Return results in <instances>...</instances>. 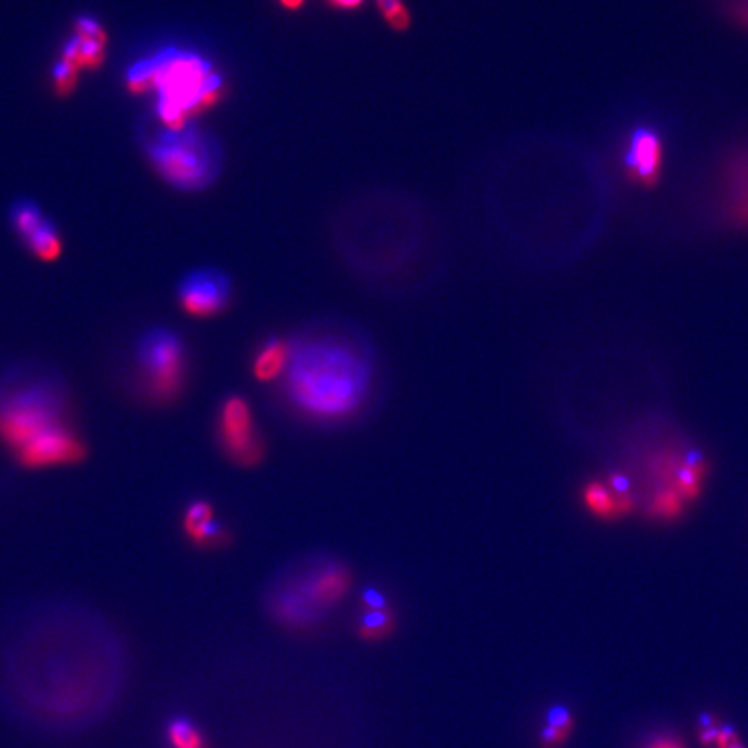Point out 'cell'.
<instances>
[{"mask_svg":"<svg viewBox=\"0 0 748 748\" xmlns=\"http://www.w3.org/2000/svg\"><path fill=\"white\" fill-rule=\"evenodd\" d=\"M108 33L92 16H78L73 25V37L66 42L61 59L70 61L78 70H97L106 59Z\"/></svg>","mask_w":748,"mask_h":748,"instance_id":"11","label":"cell"},{"mask_svg":"<svg viewBox=\"0 0 748 748\" xmlns=\"http://www.w3.org/2000/svg\"><path fill=\"white\" fill-rule=\"evenodd\" d=\"M373 362L333 336L291 342L283 392L291 407L316 423H340L361 411L373 388Z\"/></svg>","mask_w":748,"mask_h":748,"instance_id":"1","label":"cell"},{"mask_svg":"<svg viewBox=\"0 0 748 748\" xmlns=\"http://www.w3.org/2000/svg\"><path fill=\"white\" fill-rule=\"evenodd\" d=\"M11 217H13L14 229H16V233L20 234L21 239L28 238L46 220V215L32 201L16 203L13 212H11Z\"/></svg>","mask_w":748,"mask_h":748,"instance_id":"20","label":"cell"},{"mask_svg":"<svg viewBox=\"0 0 748 748\" xmlns=\"http://www.w3.org/2000/svg\"><path fill=\"white\" fill-rule=\"evenodd\" d=\"M139 371L149 394L158 402L174 400L186 380L187 357L181 338L168 329H155L139 345Z\"/></svg>","mask_w":748,"mask_h":748,"instance_id":"5","label":"cell"},{"mask_svg":"<svg viewBox=\"0 0 748 748\" xmlns=\"http://www.w3.org/2000/svg\"><path fill=\"white\" fill-rule=\"evenodd\" d=\"M328 2L336 9H343V11H352L364 4V0H328Z\"/></svg>","mask_w":748,"mask_h":748,"instance_id":"30","label":"cell"},{"mask_svg":"<svg viewBox=\"0 0 748 748\" xmlns=\"http://www.w3.org/2000/svg\"><path fill=\"white\" fill-rule=\"evenodd\" d=\"M291 357V342L283 338H269L253 355L252 374L260 383L283 378Z\"/></svg>","mask_w":748,"mask_h":748,"instance_id":"14","label":"cell"},{"mask_svg":"<svg viewBox=\"0 0 748 748\" xmlns=\"http://www.w3.org/2000/svg\"><path fill=\"white\" fill-rule=\"evenodd\" d=\"M584 504L587 510L600 518H613V516L626 515L632 510V501L629 497H617L607 485L589 484L584 489Z\"/></svg>","mask_w":748,"mask_h":748,"instance_id":"15","label":"cell"},{"mask_svg":"<svg viewBox=\"0 0 748 748\" xmlns=\"http://www.w3.org/2000/svg\"><path fill=\"white\" fill-rule=\"evenodd\" d=\"M719 724H717L716 717L710 716V714H705V716H702V719H700V735H698V738H700V743H702L703 748H716L717 743V736H719Z\"/></svg>","mask_w":748,"mask_h":748,"instance_id":"25","label":"cell"},{"mask_svg":"<svg viewBox=\"0 0 748 748\" xmlns=\"http://www.w3.org/2000/svg\"><path fill=\"white\" fill-rule=\"evenodd\" d=\"M376 2L388 25L395 30H406L411 23V16L402 0H376Z\"/></svg>","mask_w":748,"mask_h":748,"instance_id":"24","label":"cell"},{"mask_svg":"<svg viewBox=\"0 0 748 748\" xmlns=\"http://www.w3.org/2000/svg\"><path fill=\"white\" fill-rule=\"evenodd\" d=\"M217 435L222 452L241 468H253L265 458L264 439L258 433L252 407L241 395H231L220 404Z\"/></svg>","mask_w":748,"mask_h":748,"instance_id":"6","label":"cell"},{"mask_svg":"<svg viewBox=\"0 0 748 748\" xmlns=\"http://www.w3.org/2000/svg\"><path fill=\"white\" fill-rule=\"evenodd\" d=\"M281 2V6L286 7V9H290V11H293V9H298V7H302V4H304V0H279Z\"/></svg>","mask_w":748,"mask_h":748,"instance_id":"31","label":"cell"},{"mask_svg":"<svg viewBox=\"0 0 748 748\" xmlns=\"http://www.w3.org/2000/svg\"><path fill=\"white\" fill-rule=\"evenodd\" d=\"M127 87L134 94L153 92L163 129L177 130L219 101L224 80L205 56L167 47L137 61L127 73Z\"/></svg>","mask_w":748,"mask_h":748,"instance_id":"2","label":"cell"},{"mask_svg":"<svg viewBox=\"0 0 748 748\" xmlns=\"http://www.w3.org/2000/svg\"><path fill=\"white\" fill-rule=\"evenodd\" d=\"M624 163L631 181L645 187L657 186L664 167V142L653 130H634Z\"/></svg>","mask_w":748,"mask_h":748,"instance_id":"10","label":"cell"},{"mask_svg":"<svg viewBox=\"0 0 748 748\" xmlns=\"http://www.w3.org/2000/svg\"><path fill=\"white\" fill-rule=\"evenodd\" d=\"M726 212L738 227L748 229V151L726 165Z\"/></svg>","mask_w":748,"mask_h":748,"instance_id":"12","label":"cell"},{"mask_svg":"<svg viewBox=\"0 0 748 748\" xmlns=\"http://www.w3.org/2000/svg\"><path fill=\"white\" fill-rule=\"evenodd\" d=\"M307 607L323 619L324 613L336 607L349 594L352 572L342 561L319 558L310 563L302 574L288 579Z\"/></svg>","mask_w":748,"mask_h":748,"instance_id":"7","label":"cell"},{"mask_svg":"<svg viewBox=\"0 0 748 748\" xmlns=\"http://www.w3.org/2000/svg\"><path fill=\"white\" fill-rule=\"evenodd\" d=\"M574 729V716L568 707L556 705L548 712L546 726L541 731L542 748H558L567 742Z\"/></svg>","mask_w":748,"mask_h":748,"instance_id":"17","label":"cell"},{"mask_svg":"<svg viewBox=\"0 0 748 748\" xmlns=\"http://www.w3.org/2000/svg\"><path fill=\"white\" fill-rule=\"evenodd\" d=\"M182 527L186 536L201 548H210L213 544L226 541L224 529L219 522H215L212 504L207 501H194L187 506Z\"/></svg>","mask_w":748,"mask_h":748,"instance_id":"13","label":"cell"},{"mask_svg":"<svg viewBox=\"0 0 748 748\" xmlns=\"http://www.w3.org/2000/svg\"><path fill=\"white\" fill-rule=\"evenodd\" d=\"M728 14L736 25L742 26L748 32V0H731Z\"/></svg>","mask_w":748,"mask_h":748,"instance_id":"27","label":"cell"},{"mask_svg":"<svg viewBox=\"0 0 748 748\" xmlns=\"http://www.w3.org/2000/svg\"><path fill=\"white\" fill-rule=\"evenodd\" d=\"M148 155L156 172L182 191L203 189L219 175V144L193 122L182 129H163L149 141Z\"/></svg>","mask_w":748,"mask_h":748,"instance_id":"3","label":"cell"},{"mask_svg":"<svg viewBox=\"0 0 748 748\" xmlns=\"http://www.w3.org/2000/svg\"><path fill=\"white\" fill-rule=\"evenodd\" d=\"M78 77H80V70L77 66L71 65L70 61L59 58L54 70H52V85H54L56 94L59 97L70 96L71 92L75 91V87H77Z\"/></svg>","mask_w":748,"mask_h":748,"instance_id":"23","label":"cell"},{"mask_svg":"<svg viewBox=\"0 0 748 748\" xmlns=\"http://www.w3.org/2000/svg\"><path fill=\"white\" fill-rule=\"evenodd\" d=\"M684 501L683 496L679 494L676 487H669V489H662L657 492L652 499V506H650V513L655 518L660 520H672L676 516L683 513Z\"/></svg>","mask_w":748,"mask_h":748,"instance_id":"22","label":"cell"},{"mask_svg":"<svg viewBox=\"0 0 748 748\" xmlns=\"http://www.w3.org/2000/svg\"><path fill=\"white\" fill-rule=\"evenodd\" d=\"M233 286L224 272L200 269L182 279L179 286V305L194 319H212L231 304Z\"/></svg>","mask_w":748,"mask_h":748,"instance_id":"8","label":"cell"},{"mask_svg":"<svg viewBox=\"0 0 748 748\" xmlns=\"http://www.w3.org/2000/svg\"><path fill=\"white\" fill-rule=\"evenodd\" d=\"M736 740H738V735H736L735 728L729 726V724H724V726L719 728L716 748H729L736 742Z\"/></svg>","mask_w":748,"mask_h":748,"instance_id":"29","label":"cell"},{"mask_svg":"<svg viewBox=\"0 0 748 748\" xmlns=\"http://www.w3.org/2000/svg\"><path fill=\"white\" fill-rule=\"evenodd\" d=\"M168 743L172 748H207L198 728L184 717H177L168 723Z\"/></svg>","mask_w":748,"mask_h":748,"instance_id":"19","label":"cell"},{"mask_svg":"<svg viewBox=\"0 0 748 748\" xmlns=\"http://www.w3.org/2000/svg\"><path fill=\"white\" fill-rule=\"evenodd\" d=\"M361 601L362 608H371V610L390 607L387 598H385V594L378 591L376 587H366L364 593H362Z\"/></svg>","mask_w":748,"mask_h":748,"instance_id":"26","label":"cell"},{"mask_svg":"<svg viewBox=\"0 0 748 748\" xmlns=\"http://www.w3.org/2000/svg\"><path fill=\"white\" fill-rule=\"evenodd\" d=\"M58 425L61 406L52 390L25 388L0 400V440L13 451Z\"/></svg>","mask_w":748,"mask_h":748,"instance_id":"4","label":"cell"},{"mask_svg":"<svg viewBox=\"0 0 748 748\" xmlns=\"http://www.w3.org/2000/svg\"><path fill=\"white\" fill-rule=\"evenodd\" d=\"M643 748H688L679 738L671 735H658L650 738Z\"/></svg>","mask_w":748,"mask_h":748,"instance_id":"28","label":"cell"},{"mask_svg":"<svg viewBox=\"0 0 748 748\" xmlns=\"http://www.w3.org/2000/svg\"><path fill=\"white\" fill-rule=\"evenodd\" d=\"M23 241L33 257L39 258L40 262H46V264L56 262L63 253V241L51 220H44V224Z\"/></svg>","mask_w":748,"mask_h":748,"instance_id":"16","label":"cell"},{"mask_svg":"<svg viewBox=\"0 0 748 748\" xmlns=\"http://www.w3.org/2000/svg\"><path fill=\"white\" fill-rule=\"evenodd\" d=\"M729 748H747V747H745V745H743V743L740 742V740H736V742L733 743V745H731V747Z\"/></svg>","mask_w":748,"mask_h":748,"instance_id":"32","label":"cell"},{"mask_svg":"<svg viewBox=\"0 0 748 748\" xmlns=\"http://www.w3.org/2000/svg\"><path fill=\"white\" fill-rule=\"evenodd\" d=\"M14 452L18 463L28 470L75 465L87 456L84 442L65 425L54 426L40 433L39 437Z\"/></svg>","mask_w":748,"mask_h":748,"instance_id":"9","label":"cell"},{"mask_svg":"<svg viewBox=\"0 0 748 748\" xmlns=\"http://www.w3.org/2000/svg\"><path fill=\"white\" fill-rule=\"evenodd\" d=\"M705 473H707V466L700 461H691L679 471L676 489L683 496L684 501H693L700 496Z\"/></svg>","mask_w":748,"mask_h":748,"instance_id":"21","label":"cell"},{"mask_svg":"<svg viewBox=\"0 0 748 748\" xmlns=\"http://www.w3.org/2000/svg\"><path fill=\"white\" fill-rule=\"evenodd\" d=\"M395 627V617L392 608H362L361 615L357 619V632L362 639L378 641L392 634Z\"/></svg>","mask_w":748,"mask_h":748,"instance_id":"18","label":"cell"}]
</instances>
